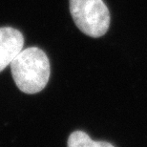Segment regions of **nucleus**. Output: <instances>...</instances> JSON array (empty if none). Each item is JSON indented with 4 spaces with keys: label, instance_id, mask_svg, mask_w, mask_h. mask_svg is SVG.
Returning a JSON list of instances; mask_svg holds the SVG:
<instances>
[{
    "label": "nucleus",
    "instance_id": "nucleus-1",
    "mask_svg": "<svg viewBox=\"0 0 147 147\" xmlns=\"http://www.w3.org/2000/svg\"><path fill=\"white\" fill-rule=\"evenodd\" d=\"M16 86L25 94L42 91L50 78V62L46 54L37 47L22 50L10 64Z\"/></svg>",
    "mask_w": 147,
    "mask_h": 147
},
{
    "label": "nucleus",
    "instance_id": "nucleus-4",
    "mask_svg": "<svg viewBox=\"0 0 147 147\" xmlns=\"http://www.w3.org/2000/svg\"><path fill=\"white\" fill-rule=\"evenodd\" d=\"M68 147H114L105 142H95L85 132L76 131L70 135Z\"/></svg>",
    "mask_w": 147,
    "mask_h": 147
},
{
    "label": "nucleus",
    "instance_id": "nucleus-2",
    "mask_svg": "<svg viewBox=\"0 0 147 147\" xmlns=\"http://www.w3.org/2000/svg\"><path fill=\"white\" fill-rule=\"evenodd\" d=\"M70 11L76 27L91 37H100L110 26V13L103 0H70Z\"/></svg>",
    "mask_w": 147,
    "mask_h": 147
},
{
    "label": "nucleus",
    "instance_id": "nucleus-3",
    "mask_svg": "<svg viewBox=\"0 0 147 147\" xmlns=\"http://www.w3.org/2000/svg\"><path fill=\"white\" fill-rule=\"evenodd\" d=\"M24 36L14 28H0V72L11 63L23 50Z\"/></svg>",
    "mask_w": 147,
    "mask_h": 147
}]
</instances>
